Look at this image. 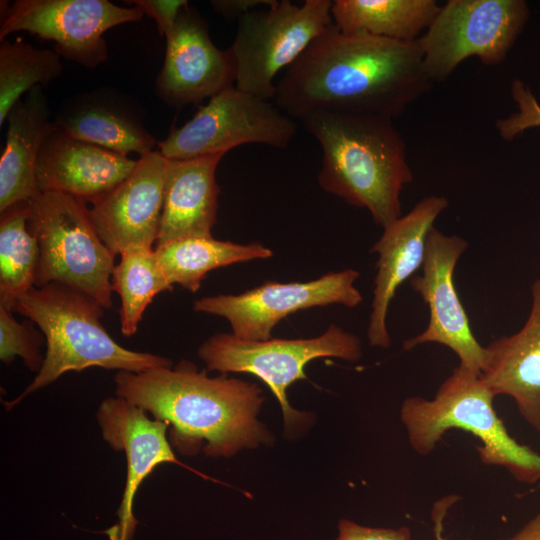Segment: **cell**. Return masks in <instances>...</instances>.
Wrapping results in <instances>:
<instances>
[{
  "instance_id": "cell-1",
  "label": "cell",
  "mask_w": 540,
  "mask_h": 540,
  "mask_svg": "<svg viewBox=\"0 0 540 540\" xmlns=\"http://www.w3.org/2000/svg\"><path fill=\"white\" fill-rule=\"evenodd\" d=\"M434 84L418 40L346 34L333 24L284 70L274 103L298 120L313 111L394 120Z\"/></svg>"
},
{
  "instance_id": "cell-2",
  "label": "cell",
  "mask_w": 540,
  "mask_h": 540,
  "mask_svg": "<svg viewBox=\"0 0 540 540\" xmlns=\"http://www.w3.org/2000/svg\"><path fill=\"white\" fill-rule=\"evenodd\" d=\"M116 396L168 425V438L182 455L200 451L230 457L272 440L257 420L264 401L258 385L223 374L209 377L190 361L142 372L118 371Z\"/></svg>"
},
{
  "instance_id": "cell-3",
  "label": "cell",
  "mask_w": 540,
  "mask_h": 540,
  "mask_svg": "<svg viewBox=\"0 0 540 540\" xmlns=\"http://www.w3.org/2000/svg\"><path fill=\"white\" fill-rule=\"evenodd\" d=\"M300 121L322 149L320 187L366 208L385 228L402 216L400 195L413 180L406 144L393 119L376 114L313 111Z\"/></svg>"
},
{
  "instance_id": "cell-4",
  "label": "cell",
  "mask_w": 540,
  "mask_h": 540,
  "mask_svg": "<svg viewBox=\"0 0 540 540\" xmlns=\"http://www.w3.org/2000/svg\"><path fill=\"white\" fill-rule=\"evenodd\" d=\"M104 310L90 296L58 284L33 287L17 300L14 311L40 328L46 352L33 381L19 396L4 403L7 410L69 371L101 367L142 372L172 366L166 357L118 344L100 321Z\"/></svg>"
},
{
  "instance_id": "cell-5",
  "label": "cell",
  "mask_w": 540,
  "mask_h": 540,
  "mask_svg": "<svg viewBox=\"0 0 540 540\" xmlns=\"http://www.w3.org/2000/svg\"><path fill=\"white\" fill-rule=\"evenodd\" d=\"M494 397L480 374L459 364L432 399L411 396L403 401L400 420L411 448L426 456L446 431L461 429L480 440L477 452L482 463L505 468L519 482L536 483L540 454L508 433L494 409Z\"/></svg>"
},
{
  "instance_id": "cell-6",
  "label": "cell",
  "mask_w": 540,
  "mask_h": 540,
  "mask_svg": "<svg viewBox=\"0 0 540 540\" xmlns=\"http://www.w3.org/2000/svg\"><path fill=\"white\" fill-rule=\"evenodd\" d=\"M28 227L39 245L35 287L62 285L111 309L115 255L94 229L85 202L40 192L30 200Z\"/></svg>"
},
{
  "instance_id": "cell-7",
  "label": "cell",
  "mask_w": 540,
  "mask_h": 540,
  "mask_svg": "<svg viewBox=\"0 0 540 540\" xmlns=\"http://www.w3.org/2000/svg\"><path fill=\"white\" fill-rule=\"evenodd\" d=\"M198 356L209 371L248 373L262 380L278 400L289 432L310 419L308 413L292 408L287 398V388L307 378V363L318 358L358 361L362 344L355 334L330 324L321 335L306 339L246 341L232 333H217L200 345Z\"/></svg>"
},
{
  "instance_id": "cell-8",
  "label": "cell",
  "mask_w": 540,
  "mask_h": 540,
  "mask_svg": "<svg viewBox=\"0 0 540 540\" xmlns=\"http://www.w3.org/2000/svg\"><path fill=\"white\" fill-rule=\"evenodd\" d=\"M332 4L331 0H306L301 5L281 0L243 15L230 46L236 88L263 100H274L278 72L289 67L334 24Z\"/></svg>"
},
{
  "instance_id": "cell-9",
  "label": "cell",
  "mask_w": 540,
  "mask_h": 540,
  "mask_svg": "<svg viewBox=\"0 0 540 540\" xmlns=\"http://www.w3.org/2000/svg\"><path fill=\"white\" fill-rule=\"evenodd\" d=\"M528 18L523 0H448L418 39L429 78L444 82L469 57L502 63Z\"/></svg>"
},
{
  "instance_id": "cell-10",
  "label": "cell",
  "mask_w": 540,
  "mask_h": 540,
  "mask_svg": "<svg viewBox=\"0 0 540 540\" xmlns=\"http://www.w3.org/2000/svg\"><path fill=\"white\" fill-rule=\"evenodd\" d=\"M297 125L275 103L230 86L200 106L181 127L172 126L157 146L169 160L225 155L248 143L286 149Z\"/></svg>"
},
{
  "instance_id": "cell-11",
  "label": "cell",
  "mask_w": 540,
  "mask_h": 540,
  "mask_svg": "<svg viewBox=\"0 0 540 540\" xmlns=\"http://www.w3.org/2000/svg\"><path fill=\"white\" fill-rule=\"evenodd\" d=\"M143 16L135 5L123 7L108 0H15L2 13L0 41L26 31L54 41L60 57L92 69L108 60L104 33Z\"/></svg>"
},
{
  "instance_id": "cell-12",
  "label": "cell",
  "mask_w": 540,
  "mask_h": 540,
  "mask_svg": "<svg viewBox=\"0 0 540 540\" xmlns=\"http://www.w3.org/2000/svg\"><path fill=\"white\" fill-rule=\"evenodd\" d=\"M359 276L357 270L348 268L306 282L268 281L240 294L199 298L193 302V310L226 319L239 339L264 341L292 313L333 304L358 306L363 300L354 285Z\"/></svg>"
},
{
  "instance_id": "cell-13",
  "label": "cell",
  "mask_w": 540,
  "mask_h": 540,
  "mask_svg": "<svg viewBox=\"0 0 540 540\" xmlns=\"http://www.w3.org/2000/svg\"><path fill=\"white\" fill-rule=\"evenodd\" d=\"M468 242L456 235H446L433 227L426 240L422 273L410 278V285L429 308L426 329L404 340L409 351L426 343H437L451 349L460 364L480 374L486 359L485 347L479 344L459 299L455 284L456 264Z\"/></svg>"
},
{
  "instance_id": "cell-14",
  "label": "cell",
  "mask_w": 540,
  "mask_h": 540,
  "mask_svg": "<svg viewBox=\"0 0 540 540\" xmlns=\"http://www.w3.org/2000/svg\"><path fill=\"white\" fill-rule=\"evenodd\" d=\"M165 38L164 62L155 80V93L164 103L176 109L196 105L235 85L230 48L214 45L207 21L196 8L182 9Z\"/></svg>"
},
{
  "instance_id": "cell-15",
  "label": "cell",
  "mask_w": 540,
  "mask_h": 540,
  "mask_svg": "<svg viewBox=\"0 0 540 540\" xmlns=\"http://www.w3.org/2000/svg\"><path fill=\"white\" fill-rule=\"evenodd\" d=\"M96 418L103 439L112 449L123 451L127 463L125 489L117 512L119 520L111 540L132 539L137 524L133 513L136 492L157 466L177 464L208 478L176 458L166 423L148 417L146 411L126 399L105 398Z\"/></svg>"
},
{
  "instance_id": "cell-16",
  "label": "cell",
  "mask_w": 540,
  "mask_h": 540,
  "mask_svg": "<svg viewBox=\"0 0 540 540\" xmlns=\"http://www.w3.org/2000/svg\"><path fill=\"white\" fill-rule=\"evenodd\" d=\"M167 162L159 150L141 156L121 183L92 203V225L115 256L157 243Z\"/></svg>"
},
{
  "instance_id": "cell-17",
  "label": "cell",
  "mask_w": 540,
  "mask_h": 540,
  "mask_svg": "<svg viewBox=\"0 0 540 540\" xmlns=\"http://www.w3.org/2000/svg\"><path fill=\"white\" fill-rule=\"evenodd\" d=\"M448 207L444 196L430 195L405 215L383 228L370 252L378 255L371 313L367 328L369 344L386 349L391 344L387 313L400 285L421 268L426 240L438 216Z\"/></svg>"
},
{
  "instance_id": "cell-18",
  "label": "cell",
  "mask_w": 540,
  "mask_h": 540,
  "mask_svg": "<svg viewBox=\"0 0 540 540\" xmlns=\"http://www.w3.org/2000/svg\"><path fill=\"white\" fill-rule=\"evenodd\" d=\"M145 111L132 96L109 86L75 93L59 105L55 129L123 156H144L158 142L144 126Z\"/></svg>"
},
{
  "instance_id": "cell-19",
  "label": "cell",
  "mask_w": 540,
  "mask_h": 540,
  "mask_svg": "<svg viewBox=\"0 0 540 540\" xmlns=\"http://www.w3.org/2000/svg\"><path fill=\"white\" fill-rule=\"evenodd\" d=\"M136 164L128 156L55 129L38 158L37 185L40 192H60L93 203L121 183Z\"/></svg>"
},
{
  "instance_id": "cell-20",
  "label": "cell",
  "mask_w": 540,
  "mask_h": 540,
  "mask_svg": "<svg viewBox=\"0 0 540 540\" xmlns=\"http://www.w3.org/2000/svg\"><path fill=\"white\" fill-rule=\"evenodd\" d=\"M531 293L525 324L485 347L480 376L495 396L513 398L523 419L540 432V279L532 284Z\"/></svg>"
},
{
  "instance_id": "cell-21",
  "label": "cell",
  "mask_w": 540,
  "mask_h": 540,
  "mask_svg": "<svg viewBox=\"0 0 540 540\" xmlns=\"http://www.w3.org/2000/svg\"><path fill=\"white\" fill-rule=\"evenodd\" d=\"M223 156L168 159L156 244L190 237H213L220 193L215 174Z\"/></svg>"
},
{
  "instance_id": "cell-22",
  "label": "cell",
  "mask_w": 540,
  "mask_h": 540,
  "mask_svg": "<svg viewBox=\"0 0 540 540\" xmlns=\"http://www.w3.org/2000/svg\"><path fill=\"white\" fill-rule=\"evenodd\" d=\"M44 87L37 85L10 110L0 158V212L40 193L36 167L42 146L55 130Z\"/></svg>"
},
{
  "instance_id": "cell-23",
  "label": "cell",
  "mask_w": 540,
  "mask_h": 540,
  "mask_svg": "<svg viewBox=\"0 0 540 540\" xmlns=\"http://www.w3.org/2000/svg\"><path fill=\"white\" fill-rule=\"evenodd\" d=\"M436 0H335L331 15L346 34L414 42L440 10Z\"/></svg>"
},
{
  "instance_id": "cell-24",
  "label": "cell",
  "mask_w": 540,
  "mask_h": 540,
  "mask_svg": "<svg viewBox=\"0 0 540 540\" xmlns=\"http://www.w3.org/2000/svg\"><path fill=\"white\" fill-rule=\"evenodd\" d=\"M157 262L171 286L199 290L206 275L215 269L257 259L273 252L260 242L239 244L213 237H190L156 244Z\"/></svg>"
},
{
  "instance_id": "cell-25",
  "label": "cell",
  "mask_w": 540,
  "mask_h": 540,
  "mask_svg": "<svg viewBox=\"0 0 540 540\" xmlns=\"http://www.w3.org/2000/svg\"><path fill=\"white\" fill-rule=\"evenodd\" d=\"M29 217L30 201L0 212V307L11 311L35 287L39 245L29 230Z\"/></svg>"
},
{
  "instance_id": "cell-26",
  "label": "cell",
  "mask_w": 540,
  "mask_h": 540,
  "mask_svg": "<svg viewBox=\"0 0 540 540\" xmlns=\"http://www.w3.org/2000/svg\"><path fill=\"white\" fill-rule=\"evenodd\" d=\"M112 290L121 299L120 329L130 337L137 332L147 306L161 292L172 291L153 247L132 246L120 253L111 274Z\"/></svg>"
},
{
  "instance_id": "cell-27",
  "label": "cell",
  "mask_w": 540,
  "mask_h": 540,
  "mask_svg": "<svg viewBox=\"0 0 540 540\" xmlns=\"http://www.w3.org/2000/svg\"><path fill=\"white\" fill-rule=\"evenodd\" d=\"M61 57L52 50L39 49L21 40L0 44V126L12 107L33 87L48 86L61 77Z\"/></svg>"
},
{
  "instance_id": "cell-28",
  "label": "cell",
  "mask_w": 540,
  "mask_h": 540,
  "mask_svg": "<svg viewBox=\"0 0 540 540\" xmlns=\"http://www.w3.org/2000/svg\"><path fill=\"white\" fill-rule=\"evenodd\" d=\"M12 312L0 307V359L10 364L20 357L27 368L38 373L44 361L40 353L42 338L32 322L19 323Z\"/></svg>"
},
{
  "instance_id": "cell-29",
  "label": "cell",
  "mask_w": 540,
  "mask_h": 540,
  "mask_svg": "<svg viewBox=\"0 0 540 540\" xmlns=\"http://www.w3.org/2000/svg\"><path fill=\"white\" fill-rule=\"evenodd\" d=\"M511 96L517 111L495 122L500 137L512 141L528 129L540 127V104L530 87L520 79L511 84Z\"/></svg>"
},
{
  "instance_id": "cell-30",
  "label": "cell",
  "mask_w": 540,
  "mask_h": 540,
  "mask_svg": "<svg viewBox=\"0 0 540 540\" xmlns=\"http://www.w3.org/2000/svg\"><path fill=\"white\" fill-rule=\"evenodd\" d=\"M126 3L137 6L144 15L152 18L161 36L172 29L182 9L189 5L186 0H132Z\"/></svg>"
},
{
  "instance_id": "cell-31",
  "label": "cell",
  "mask_w": 540,
  "mask_h": 540,
  "mask_svg": "<svg viewBox=\"0 0 540 540\" xmlns=\"http://www.w3.org/2000/svg\"><path fill=\"white\" fill-rule=\"evenodd\" d=\"M333 540H411L408 527L377 528L342 519L338 524V536Z\"/></svg>"
},
{
  "instance_id": "cell-32",
  "label": "cell",
  "mask_w": 540,
  "mask_h": 540,
  "mask_svg": "<svg viewBox=\"0 0 540 540\" xmlns=\"http://www.w3.org/2000/svg\"><path fill=\"white\" fill-rule=\"evenodd\" d=\"M275 2L276 0H213L210 3L216 13L233 22L261 5L269 7Z\"/></svg>"
},
{
  "instance_id": "cell-33",
  "label": "cell",
  "mask_w": 540,
  "mask_h": 540,
  "mask_svg": "<svg viewBox=\"0 0 540 540\" xmlns=\"http://www.w3.org/2000/svg\"><path fill=\"white\" fill-rule=\"evenodd\" d=\"M459 499L457 495H448L435 502L431 517L434 526L435 540H445L443 537V520L449 508Z\"/></svg>"
},
{
  "instance_id": "cell-34",
  "label": "cell",
  "mask_w": 540,
  "mask_h": 540,
  "mask_svg": "<svg viewBox=\"0 0 540 540\" xmlns=\"http://www.w3.org/2000/svg\"><path fill=\"white\" fill-rule=\"evenodd\" d=\"M503 540H540V513L529 520L515 535Z\"/></svg>"
}]
</instances>
